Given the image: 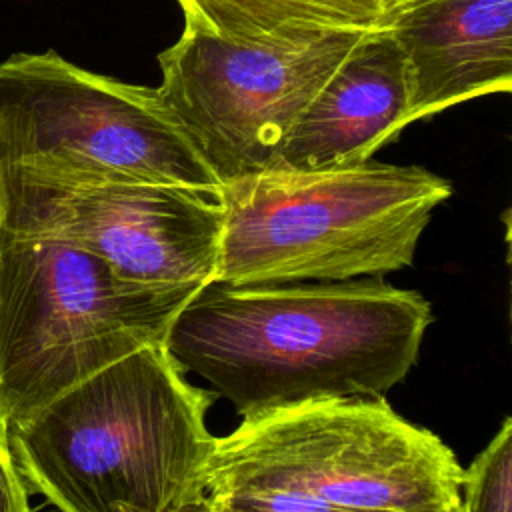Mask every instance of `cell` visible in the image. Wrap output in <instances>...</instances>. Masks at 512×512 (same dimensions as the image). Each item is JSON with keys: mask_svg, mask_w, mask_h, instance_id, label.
<instances>
[{"mask_svg": "<svg viewBox=\"0 0 512 512\" xmlns=\"http://www.w3.org/2000/svg\"><path fill=\"white\" fill-rule=\"evenodd\" d=\"M206 498L216 512H360L286 492H232Z\"/></svg>", "mask_w": 512, "mask_h": 512, "instance_id": "4fadbf2b", "label": "cell"}, {"mask_svg": "<svg viewBox=\"0 0 512 512\" xmlns=\"http://www.w3.org/2000/svg\"><path fill=\"white\" fill-rule=\"evenodd\" d=\"M0 230H2V180H0Z\"/></svg>", "mask_w": 512, "mask_h": 512, "instance_id": "e0dca14e", "label": "cell"}, {"mask_svg": "<svg viewBox=\"0 0 512 512\" xmlns=\"http://www.w3.org/2000/svg\"><path fill=\"white\" fill-rule=\"evenodd\" d=\"M408 122L404 56L384 30H368L296 118L276 168L356 166Z\"/></svg>", "mask_w": 512, "mask_h": 512, "instance_id": "30bf717a", "label": "cell"}, {"mask_svg": "<svg viewBox=\"0 0 512 512\" xmlns=\"http://www.w3.org/2000/svg\"><path fill=\"white\" fill-rule=\"evenodd\" d=\"M450 194V182L422 166L374 160L242 174L220 186L224 226L212 282H342L408 268Z\"/></svg>", "mask_w": 512, "mask_h": 512, "instance_id": "3957f363", "label": "cell"}, {"mask_svg": "<svg viewBox=\"0 0 512 512\" xmlns=\"http://www.w3.org/2000/svg\"><path fill=\"white\" fill-rule=\"evenodd\" d=\"M176 512H216V510H214V506L210 504V500L206 498V494H202V496H198L196 500L188 502L186 506H182V508L176 510Z\"/></svg>", "mask_w": 512, "mask_h": 512, "instance_id": "9a60e30c", "label": "cell"}, {"mask_svg": "<svg viewBox=\"0 0 512 512\" xmlns=\"http://www.w3.org/2000/svg\"><path fill=\"white\" fill-rule=\"evenodd\" d=\"M462 512H512V420L506 416L488 446L464 470Z\"/></svg>", "mask_w": 512, "mask_h": 512, "instance_id": "7c38bea8", "label": "cell"}, {"mask_svg": "<svg viewBox=\"0 0 512 512\" xmlns=\"http://www.w3.org/2000/svg\"><path fill=\"white\" fill-rule=\"evenodd\" d=\"M368 30L222 38L184 24L158 56V92L222 182L276 168L314 94Z\"/></svg>", "mask_w": 512, "mask_h": 512, "instance_id": "52a82bcc", "label": "cell"}, {"mask_svg": "<svg viewBox=\"0 0 512 512\" xmlns=\"http://www.w3.org/2000/svg\"><path fill=\"white\" fill-rule=\"evenodd\" d=\"M0 168L220 192L158 88L84 70L56 52L0 64Z\"/></svg>", "mask_w": 512, "mask_h": 512, "instance_id": "8992f818", "label": "cell"}, {"mask_svg": "<svg viewBox=\"0 0 512 512\" xmlns=\"http://www.w3.org/2000/svg\"><path fill=\"white\" fill-rule=\"evenodd\" d=\"M408 512H462V510H460V500H458V502H448V504L428 506V508H418V510H408Z\"/></svg>", "mask_w": 512, "mask_h": 512, "instance_id": "2e32d148", "label": "cell"}, {"mask_svg": "<svg viewBox=\"0 0 512 512\" xmlns=\"http://www.w3.org/2000/svg\"><path fill=\"white\" fill-rule=\"evenodd\" d=\"M30 490L14 462L8 434L0 428V512H32Z\"/></svg>", "mask_w": 512, "mask_h": 512, "instance_id": "5bb4252c", "label": "cell"}, {"mask_svg": "<svg viewBox=\"0 0 512 512\" xmlns=\"http://www.w3.org/2000/svg\"><path fill=\"white\" fill-rule=\"evenodd\" d=\"M184 24L222 38L308 30H376L402 0H176Z\"/></svg>", "mask_w": 512, "mask_h": 512, "instance_id": "8fae6325", "label": "cell"}, {"mask_svg": "<svg viewBox=\"0 0 512 512\" xmlns=\"http://www.w3.org/2000/svg\"><path fill=\"white\" fill-rule=\"evenodd\" d=\"M198 282H142L62 238L0 230V428L154 344Z\"/></svg>", "mask_w": 512, "mask_h": 512, "instance_id": "277c9868", "label": "cell"}, {"mask_svg": "<svg viewBox=\"0 0 512 512\" xmlns=\"http://www.w3.org/2000/svg\"><path fill=\"white\" fill-rule=\"evenodd\" d=\"M214 394L140 348L8 430L24 484L60 512H176L204 494Z\"/></svg>", "mask_w": 512, "mask_h": 512, "instance_id": "7a4b0ae2", "label": "cell"}, {"mask_svg": "<svg viewBox=\"0 0 512 512\" xmlns=\"http://www.w3.org/2000/svg\"><path fill=\"white\" fill-rule=\"evenodd\" d=\"M464 468L432 430L384 396L330 398L244 416L216 436L206 496L286 492L360 512H408L460 500Z\"/></svg>", "mask_w": 512, "mask_h": 512, "instance_id": "5b68a950", "label": "cell"}, {"mask_svg": "<svg viewBox=\"0 0 512 512\" xmlns=\"http://www.w3.org/2000/svg\"><path fill=\"white\" fill-rule=\"evenodd\" d=\"M382 28L404 56L408 122L512 88V0H402Z\"/></svg>", "mask_w": 512, "mask_h": 512, "instance_id": "9c48e42d", "label": "cell"}, {"mask_svg": "<svg viewBox=\"0 0 512 512\" xmlns=\"http://www.w3.org/2000/svg\"><path fill=\"white\" fill-rule=\"evenodd\" d=\"M434 314L382 280L204 284L164 346L244 418L290 404L384 396L406 378Z\"/></svg>", "mask_w": 512, "mask_h": 512, "instance_id": "6da1fadb", "label": "cell"}, {"mask_svg": "<svg viewBox=\"0 0 512 512\" xmlns=\"http://www.w3.org/2000/svg\"><path fill=\"white\" fill-rule=\"evenodd\" d=\"M2 226L62 238L142 282L214 278L220 192L142 180H78L0 168Z\"/></svg>", "mask_w": 512, "mask_h": 512, "instance_id": "ba28073f", "label": "cell"}]
</instances>
